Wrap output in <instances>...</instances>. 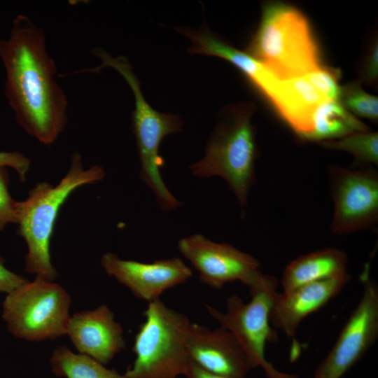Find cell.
<instances>
[{"label": "cell", "instance_id": "cell-1", "mask_svg": "<svg viewBox=\"0 0 378 378\" xmlns=\"http://www.w3.org/2000/svg\"><path fill=\"white\" fill-rule=\"evenodd\" d=\"M6 71L5 96L23 130L41 144H52L64 130L68 101L55 80L57 66L43 29L27 15L13 20L8 38H0Z\"/></svg>", "mask_w": 378, "mask_h": 378}, {"label": "cell", "instance_id": "cell-2", "mask_svg": "<svg viewBox=\"0 0 378 378\" xmlns=\"http://www.w3.org/2000/svg\"><path fill=\"white\" fill-rule=\"evenodd\" d=\"M106 172L99 165L85 169L82 155L74 152L66 174L56 185L40 182L19 202L17 234L27 246L24 270L36 276L54 281L57 272L51 261L50 240L60 208L78 188L97 183Z\"/></svg>", "mask_w": 378, "mask_h": 378}, {"label": "cell", "instance_id": "cell-3", "mask_svg": "<svg viewBox=\"0 0 378 378\" xmlns=\"http://www.w3.org/2000/svg\"><path fill=\"white\" fill-rule=\"evenodd\" d=\"M252 103L228 105L218 116L203 158L190 166L197 178H223L243 209L247 206L249 191L255 182L258 155L251 118Z\"/></svg>", "mask_w": 378, "mask_h": 378}, {"label": "cell", "instance_id": "cell-4", "mask_svg": "<svg viewBox=\"0 0 378 378\" xmlns=\"http://www.w3.org/2000/svg\"><path fill=\"white\" fill-rule=\"evenodd\" d=\"M246 52L281 80L303 76L321 66L307 19L298 8L282 2L263 5L259 26Z\"/></svg>", "mask_w": 378, "mask_h": 378}, {"label": "cell", "instance_id": "cell-5", "mask_svg": "<svg viewBox=\"0 0 378 378\" xmlns=\"http://www.w3.org/2000/svg\"><path fill=\"white\" fill-rule=\"evenodd\" d=\"M94 56L101 61V64L95 67L96 71L106 67L113 69L125 79L134 94L132 128L140 163V179L152 190L162 211L177 209L181 204L169 190L160 174L164 160L160 155L159 149L166 136L182 130L183 121L176 115L159 112L148 104L142 94L139 80L126 57H113L102 48L96 50Z\"/></svg>", "mask_w": 378, "mask_h": 378}, {"label": "cell", "instance_id": "cell-6", "mask_svg": "<svg viewBox=\"0 0 378 378\" xmlns=\"http://www.w3.org/2000/svg\"><path fill=\"white\" fill-rule=\"evenodd\" d=\"M145 321L135 335V359L124 374L127 378H177L190 362L186 334L190 323L183 314L160 299L148 302Z\"/></svg>", "mask_w": 378, "mask_h": 378}, {"label": "cell", "instance_id": "cell-7", "mask_svg": "<svg viewBox=\"0 0 378 378\" xmlns=\"http://www.w3.org/2000/svg\"><path fill=\"white\" fill-rule=\"evenodd\" d=\"M71 302L70 295L59 284L36 276L6 294L2 317L18 338L52 340L66 335Z\"/></svg>", "mask_w": 378, "mask_h": 378}, {"label": "cell", "instance_id": "cell-8", "mask_svg": "<svg viewBox=\"0 0 378 378\" xmlns=\"http://www.w3.org/2000/svg\"><path fill=\"white\" fill-rule=\"evenodd\" d=\"M277 279L269 275L260 286L250 289L249 302H244L240 297L232 295L227 300L224 312L208 304L206 307L220 326L235 336L256 367H260L265 371L267 378H298L295 374L276 369L265 356L266 343L277 340V333L270 326L269 319L270 308L277 292Z\"/></svg>", "mask_w": 378, "mask_h": 378}, {"label": "cell", "instance_id": "cell-9", "mask_svg": "<svg viewBox=\"0 0 378 378\" xmlns=\"http://www.w3.org/2000/svg\"><path fill=\"white\" fill-rule=\"evenodd\" d=\"M369 265L361 274L363 295L335 344L316 367L314 378H341L374 344L378 336V287L370 279Z\"/></svg>", "mask_w": 378, "mask_h": 378}, {"label": "cell", "instance_id": "cell-10", "mask_svg": "<svg viewBox=\"0 0 378 378\" xmlns=\"http://www.w3.org/2000/svg\"><path fill=\"white\" fill-rule=\"evenodd\" d=\"M178 248L198 272L200 280L216 289L233 281L253 289L269 276L262 273L260 262L253 256L230 244L214 242L201 234L181 239Z\"/></svg>", "mask_w": 378, "mask_h": 378}, {"label": "cell", "instance_id": "cell-11", "mask_svg": "<svg viewBox=\"0 0 378 378\" xmlns=\"http://www.w3.org/2000/svg\"><path fill=\"white\" fill-rule=\"evenodd\" d=\"M328 174L334 202L331 232L346 234L375 227L378 223L377 172L331 166Z\"/></svg>", "mask_w": 378, "mask_h": 378}, {"label": "cell", "instance_id": "cell-12", "mask_svg": "<svg viewBox=\"0 0 378 378\" xmlns=\"http://www.w3.org/2000/svg\"><path fill=\"white\" fill-rule=\"evenodd\" d=\"M101 265L108 276L148 302L160 299L164 291L186 282L192 275V270L178 257L146 263L123 260L107 252L102 255Z\"/></svg>", "mask_w": 378, "mask_h": 378}, {"label": "cell", "instance_id": "cell-13", "mask_svg": "<svg viewBox=\"0 0 378 378\" xmlns=\"http://www.w3.org/2000/svg\"><path fill=\"white\" fill-rule=\"evenodd\" d=\"M186 346L190 360L215 374L245 378L257 368L235 336L222 326L209 329L190 322Z\"/></svg>", "mask_w": 378, "mask_h": 378}, {"label": "cell", "instance_id": "cell-14", "mask_svg": "<svg viewBox=\"0 0 378 378\" xmlns=\"http://www.w3.org/2000/svg\"><path fill=\"white\" fill-rule=\"evenodd\" d=\"M66 335L78 353L106 365L125 347L123 330L106 304L70 316Z\"/></svg>", "mask_w": 378, "mask_h": 378}, {"label": "cell", "instance_id": "cell-15", "mask_svg": "<svg viewBox=\"0 0 378 378\" xmlns=\"http://www.w3.org/2000/svg\"><path fill=\"white\" fill-rule=\"evenodd\" d=\"M350 279H329L276 292L270 308V322L293 337L302 321L337 296Z\"/></svg>", "mask_w": 378, "mask_h": 378}, {"label": "cell", "instance_id": "cell-16", "mask_svg": "<svg viewBox=\"0 0 378 378\" xmlns=\"http://www.w3.org/2000/svg\"><path fill=\"white\" fill-rule=\"evenodd\" d=\"M177 31L191 41L190 54L215 56L234 66L249 82L270 102L281 79L246 52L233 47L218 34L211 31L204 23L197 29L178 27Z\"/></svg>", "mask_w": 378, "mask_h": 378}, {"label": "cell", "instance_id": "cell-17", "mask_svg": "<svg viewBox=\"0 0 378 378\" xmlns=\"http://www.w3.org/2000/svg\"><path fill=\"white\" fill-rule=\"evenodd\" d=\"M325 99L304 76L281 80L271 104L302 139L309 140L312 114Z\"/></svg>", "mask_w": 378, "mask_h": 378}, {"label": "cell", "instance_id": "cell-18", "mask_svg": "<svg viewBox=\"0 0 378 378\" xmlns=\"http://www.w3.org/2000/svg\"><path fill=\"white\" fill-rule=\"evenodd\" d=\"M347 264L346 254L334 248L301 255L284 268L281 279L283 291L329 279L350 278Z\"/></svg>", "mask_w": 378, "mask_h": 378}, {"label": "cell", "instance_id": "cell-19", "mask_svg": "<svg viewBox=\"0 0 378 378\" xmlns=\"http://www.w3.org/2000/svg\"><path fill=\"white\" fill-rule=\"evenodd\" d=\"M370 130L339 101L326 99L312 114L309 140L323 142Z\"/></svg>", "mask_w": 378, "mask_h": 378}, {"label": "cell", "instance_id": "cell-20", "mask_svg": "<svg viewBox=\"0 0 378 378\" xmlns=\"http://www.w3.org/2000/svg\"><path fill=\"white\" fill-rule=\"evenodd\" d=\"M52 372L65 378H127L114 369L107 368L95 359L60 346L52 351L50 360Z\"/></svg>", "mask_w": 378, "mask_h": 378}, {"label": "cell", "instance_id": "cell-21", "mask_svg": "<svg viewBox=\"0 0 378 378\" xmlns=\"http://www.w3.org/2000/svg\"><path fill=\"white\" fill-rule=\"evenodd\" d=\"M327 149L352 154L357 161L378 164V133L370 131L351 134L342 138L321 142Z\"/></svg>", "mask_w": 378, "mask_h": 378}, {"label": "cell", "instance_id": "cell-22", "mask_svg": "<svg viewBox=\"0 0 378 378\" xmlns=\"http://www.w3.org/2000/svg\"><path fill=\"white\" fill-rule=\"evenodd\" d=\"M339 102L347 111L356 115L377 120V97L364 91L358 83L342 87Z\"/></svg>", "mask_w": 378, "mask_h": 378}, {"label": "cell", "instance_id": "cell-23", "mask_svg": "<svg viewBox=\"0 0 378 378\" xmlns=\"http://www.w3.org/2000/svg\"><path fill=\"white\" fill-rule=\"evenodd\" d=\"M340 75L338 70L321 65L303 76L325 99L339 101L342 88L338 83Z\"/></svg>", "mask_w": 378, "mask_h": 378}, {"label": "cell", "instance_id": "cell-24", "mask_svg": "<svg viewBox=\"0 0 378 378\" xmlns=\"http://www.w3.org/2000/svg\"><path fill=\"white\" fill-rule=\"evenodd\" d=\"M9 177L6 167L0 166V232L10 223H17L19 202L8 191Z\"/></svg>", "mask_w": 378, "mask_h": 378}, {"label": "cell", "instance_id": "cell-25", "mask_svg": "<svg viewBox=\"0 0 378 378\" xmlns=\"http://www.w3.org/2000/svg\"><path fill=\"white\" fill-rule=\"evenodd\" d=\"M30 164L29 158L20 152H0V166L13 169L21 182L26 181Z\"/></svg>", "mask_w": 378, "mask_h": 378}, {"label": "cell", "instance_id": "cell-26", "mask_svg": "<svg viewBox=\"0 0 378 378\" xmlns=\"http://www.w3.org/2000/svg\"><path fill=\"white\" fill-rule=\"evenodd\" d=\"M27 281L23 276L7 269L4 259L0 256V293H10Z\"/></svg>", "mask_w": 378, "mask_h": 378}, {"label": "cell", "instance_id": "cell-27", "mask_svg": "<svg viewBox=\"0 0 378 378\" xmlns=\"http://www.w3.org/2000/svg\"><path fill=\"white\" fill-rule=\"evenodd\" d=\"M378 76V46L374 43L365 62L361 78L368 84L377 80Z\"/></svg>", "mask_w": 378, "mask_h": 378}, {"label": "cell", "instance_id": "cell-28", "mask_svg": "<svg viewBox=\"0 0 378 378\" xmlns=\"http://www.w3.org/2000/svg\"><path fill=\"white\" fill-rule=\"evenodd\" d=\"M184 376L186 378H234L209 372L190 360Z\"/></svg>", "mask_w": 378, "mask_h": 378}]
</instances>
